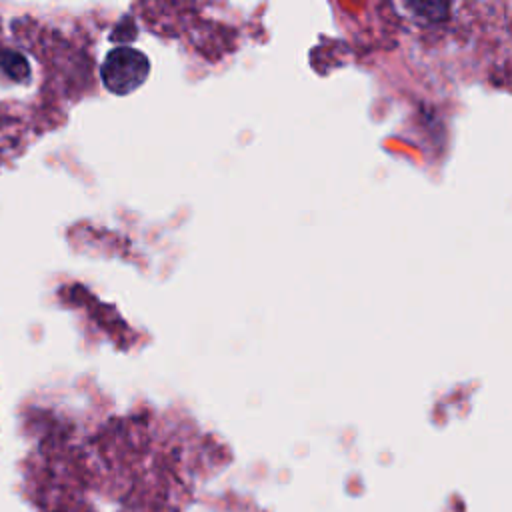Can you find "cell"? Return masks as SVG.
<instances>
[{"label": "cell", "mask_w": 512, "mask_h": 512, "mask_svg": "<svg viewBox=\"0 0 512 512\" xmlns=\"http://www.w3.org/2000/svg\"><path fill=\"white\" fill-rule=\"evenodd\" d=\"M150 72L148 56L132 46H118L110 50L100 66V76L104 86L122 96L134 92L144 84Z\"/></svg>", "instance_id": "6da1fadb"}]
</instances>
